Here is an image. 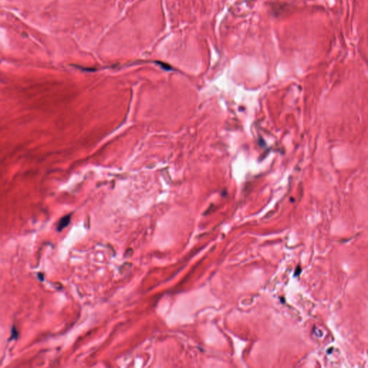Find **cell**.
I'll list each match as a JSON object with an SVG mask.
<instances>
[{
	"instance_id": "obj_1",
	"label": "cell",
	"mask_w": 368,
	"mask_h": 368,
	"mask_svg": "<svg viewBox=\"0 0 368 368\" xmlns=\"http://www.w3.org/2000/svg\"><path fill=\"white\" fill-rule=\"evenodd\" d=\"M70 221H71V215L65 216L64 217H63L60 221H59L57 229H58L59 231L63 230V229L65 228V227L69 225V224L70 223Z\"/></svg>"
},
{
	"instance_id": "obj_2",
	"label": "cell",
	"mask_w": 368,
	"mask_h": 368,
	"mask_svg": "<svg viewBox=\"0 0 368 368\" xmlns=\"http://www.w3.org/2000/svg\"><path fill=\"white\" fill-rule=\"evenodd\" d=\"M12 339H17V338H18V331L16 330L15 327H14V326L13 327V328H12Z\"/></svg>"
}]
</instances>
